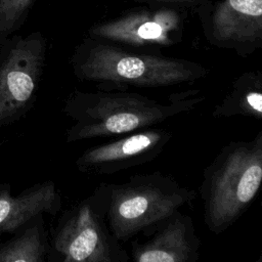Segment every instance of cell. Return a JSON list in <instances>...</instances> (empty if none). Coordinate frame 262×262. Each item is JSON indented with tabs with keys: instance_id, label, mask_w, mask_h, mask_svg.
Masks as SVG:
<instances>
[{
	"instance_id": "obj_1",
	"label": "cell",
	"mask_w": 262,
	"mask_h": 262,
	"mask_svg": "<svg viewBox=\"0 0 262 262\" xmlns=\"http://www.w3.org/2000/svg\"><path fill=\"white\" fill-rule=\"evenodd\" d=\"M206 99L200 90L172 93L166 102L126 90L72 91L63 106L72 120L67 142L128 134L154 127L196 107Z\"/></svg>"
},
{
	"instance_id": "obj_2",
	"label": "cell",
	"mask_w": 262,
	"mask_h": 262,
	"mask_svg": "<svg viewBox=\"0 0 262 262\" xmlns=\"http://www.w3.org/2000/svg\"><path fill=\"white\" fill-rule=\"evenodd\" d=\"M71 64L79 80L94 83L102 90L190 84L209 74L208 69L194 61L131 51L96 38L76 49Z\"/></svg>"
},
{
	"instance_id": "obj_3",
	"label": "cell",
	"mask_w": 262,
	"mask_h": 262,
	"mask_svg": "<svg viewBox=\"0 0 262 262\" xmlns=\"http://www.w3.org/2000/svg\"><path fill=\"white\" fill-rule=\"evenodd\" d=\"M262 186V130L230 141L204 169L199 191L207 228L220 234L251 207Z\"/></svg>"
},
{
	"instance_id": "obj_4",
	"label": "cell",
	"mask_w": 262,
	"mask_h": 262,
	"mask_svg": "<svg viewBox=\"0 0 262 262\" xmlns=\"http://www.w3.org/2000/svg\"><path fill=\"white\" fill-rule=\"evenodd\" d=\"M100 186L108 228L120 242H127L139 233L145 235L196 196L193 189L160 171L135 174L123 183Z\"/></svg>"
},
{
	"instance_id": "obj_5",
	"label": "cell",
	"mask_w": 262,
	"mask_h": 262,
	"mask_svg": "<svg viewBox=\"0 0 262 262\" xmlns=\"http://www.w3.org/2000/svg\"><path fill=\"white\" fill-rule=\"evenodd\" d=\"M52 247L64 262H127L130 259L108 228L100 185L92 195L61 216Z\"/></svg>"
},
{
	"instance_id": "obj_6",
	"label": "cell",
	"mask_w": 262,
	"mask_h": 262,
	"mask_svg": "<svg viewBox=\"0 0 262 262\" xmlns=\"http://www.w3.org/2000/svg\"><path fill=\"white\" fill-rule=\"evenodd\" d=\"M45 55L40 33L0 42V128L15 123L33 106Z\"/></svg>"
},
{
	"instance_id": "obj_7",
	"label": "cell",
	"mask_w": 262,
	"mask_h": 262,
	"mask_svg": "<svg viewBox=\"0 0 262 262\" xmlns=\"http://www.w3.org/2000/svg\"><path fill=\"white\" fill-rule=\"evenodd\" d=\"M172 132L164 128L148 127L116 140L88 148L76 161L78 169L88 174H114L144 165L164 150Z\"/></svg>"
},
{
	"instance_id": "obj_8",
	"label": "cell",
	"mask_w": 262,
	"mask_h": 262,
	"mask_svg": "<svg viewBox=\"0 0 262 262\" xmlns=\"http://www.w3.org/2000/svg\"><path fill=\"white\" fill-rule=\"evenodd\" d=\"M204 28L211 44L241 56L262 49V0H226Z\"/></svg>"
},
{
	"instance_id": "obj_9",
	"label": "cell",
	"mask_w": 262,
	"mask_h": 262,
	"mask_svg": "<svg viewBox=\"0 0 262 262\" xmlns=\"http://www.w3.org/2000/svg\"><path fill=\"white\" fill-rule=\"evenodd\" d=\"M134 241L131 259L134 262H195L200 257L201 239L189 215L176 211Z\"/></svg>"
},
{
	"instance_id": "obj_10",
	"label": "cell",
	"mask_w": 262,
	"mask_h": 262,
	"mask_svg": "<svg viewBox=\"0 0 262 262\" xmlns=\"http://www.w3.org/2000/svg\"><path fill=\"white\" fill-rule=\"evenodd\" d=\"M179 25L176 15L168 12L133 13L94 26L90 36L137 48L171 46L181 39Z\"/></svg>"
},
{
	"instance_id": "obj_11",
	"label": "cell",
	"mask_w": 262,
	"mask_h": 262,
	"mask_svg": "<svg viewBox=\"0 0 262 262\" xmlns=\"http://www.w3.org/2000/svg\"><path fill=\"white\" fill-rule=\"evenodd\" d=\"M60 205V194L51 180L37 183L17 195L11 194L9 184H0V236L18 231L40 215L55 214Z\"/></svg>"
},
{
	"instance_id": "obj_12",
	"label": "cell",
	"mask_w": 262,
	"mask_h": 262,
	"mask_svg": "<svg viewBox=\"0 0 262 262\" xmlns=\"http://www.w3.org/2000/svg\"><path fill=\"white\" fill-rule=\"evenodd\" d=\"M236 116L262 122V71H247L237 76L212 111L216 119Z\"/></svg>"
},
{
	"instance_id": "obj_13",
	"label": "cell",
	"mask_w": 262,
	"mask_h": 262,
	"mask_svg": "<svg viewBox=\"0 0 262 262\" xmlns=\"http://www.w3.org/2000/svg\"><path fill=\"white\" fill-rule=\"evenodd\" d=\"M42 215L21 227L17 234L0 245V262H43L47 254Z\"/></svg>"
},
{
	"instance_id": "obj_14",
	"label": "cell",
	"mask_w": 262,
	"mask_h": 262,
	"mask_svg": "<svg viewBox=\"0 0 262 262\" xmlns=\"http://www.w3.org/2000/svg\"><path fill=\"white\" fill-rule=\"evenodd\" d=\"M34 0H0V42L4 41L20 25Z\"/></svg>"
},
{
	"instance_id": "obj_15",
	"label": "cell",
	"mask_w": 262,
	"mask_h": 262,
	"mask_svg": "<svg viewBox=\"0 0 262 262\" xmlns=\"http://www.w3.org/2000/svg\"><path fill=\"white\" fill-rule=\"evenodd\" d=\"M161 1H167V0H161ZM168 1H172V0H168Z\"/></svg>"
}]
</instances>
